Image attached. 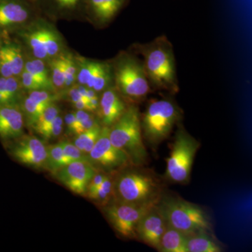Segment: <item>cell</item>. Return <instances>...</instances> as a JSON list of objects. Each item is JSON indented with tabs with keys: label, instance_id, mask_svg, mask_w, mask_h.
Instances as JSON below:
<instances>
[{
	"label": "cell",
	"instance_id": "cell-27",
	"mask_svg": "<svg viewBox=\"0 0 252 252\" xmlns=\"http://www.w3.org/2000/svg\"><path fill=\"white\" fill-rule=\"evenodd\" d=\"M114 181L109 176H107L97 189H94V191L86 194V195L96 203L106 205L108 203L111 197L114 194Z\"/></svg>",
	"mask_w": 252,
	"mask_h": 252
},
{
	"label": "cell",
	"instance_id": "cell-14",
	"mask_svg": "<svg viewBox=\"0 0 252 252\" xmlns=\"http://www.w3.org/2000/svg\"><path fill=\"white\" fill-rule=\"evenodd\" d=\"M24 117L18 104H0V138L16 140L23 134Z\"/></svg>",
	"mask_w": 252,
	"mask_h": 252
},
{
	"label": "cell",
	"instance_id": "cell-30",
	"mask_svg": "<svg viewBox=\"0 0 252 252\" xmlns=\"http://www.w3.org/2000/svg\"><path fill=\"white\" fill-rule=\"evenodd\" d=\"M60 114H61V110L57 104L56 103L50 104L44 109L40 117L38 119L37 122L33 127V129L39 135H41Z\"/></svg>",
	"mask_w": 252,
	"mask_h": 252
},
{
	"label": "cell",
	"instance_id": "cell-26",
	"mask_svg": "<svg viewBox=\"0 0 252 252\" xmlns=\"http://www.w3.org/2000/svg\"><path fill=\"white\" fill-rule=\"evenodd\" d=\"M102 126L101 124L94 126L90 130L76 135L73 143L84 154H89L98 139Z\"/></svg>",
	"mask_w": 252,
	"mask_h": 252
},
{
	"label": "cell",
	"instance_id": "cell-10",
	"mask_svg": "<svg viewBox=\"0 0 252 252\" xmlns=\"http://www.w3.org/2000/svg\"><path fill=\"white\" fill-rule=\"evenodd\" d=\"M10 153L18 162L35 169L45 167L47 147L34 136H21L10 148Z\"/></svg>",
	"mask_w": 252,
	"mask_h": 252
},
{
	"label": "cell",
	"instance_id": "cell-33",
	"mask_svg": "<svg viewBox=\"0 0 252 252\" xmlns=\"http://www.w3.org/2000/svg\"><path fill=\"white\" fill-rule=\"evenodd\" d=\"M28 96L36 103L46 107L50 104L56 103L63 97L61 94H58V92L46 90L29 91Z\"/></svg>",
	"mask_w": 252,
	"mask_h": 252
},
{
	"label": "cell",
	"instance_id": "cell-6",
	"mask_svg": "<svg viewBox=\"0 0 252 252\" xmlns=\"http://www.w3.org/2000/svg\"><path fill=\"white\" fill-rule=\"evenodd\" d=\"M182 119V110L172 99H154L141 114L142 135L156 147L166 140Z\"/></svg>",
	"mask_w": 252,
	"mask_h": 252
},
{
	"label": "cell",
	"instance_id": "cell-19",
	"mask_svg": "<svg viewBox=\"0 0 252 252\" xmlns=\"http://www.w3.org/2000/svg\"><path fill=\"white\" fill-rule=\"evenodd\" d=\"M187 236L180 230L167 224L162 235L158 251L162 252H188Z\"/></svg>",
	"mask_w": 252,
	"mask_h": 252
},
{
	"label": "cell",
	"instance_id": "cell-11",
	"mask_svg": "<svg viewBox=\"0 0 252 252\" xmlns=\"http://www.w3.org/2000/svg\"><path fill=\"white\" fill-rule=\"evenodd\" d=\"M97 172L91 162L75 161L63 167L54 175L73 193L86 195L88 185Z\"/></svg>",
	"mask_w": 252,
	"mask_h": 252
},
{
	"label": "cell",
	"instance_id": "cell-8",
	"mask_svg": "<svg viewBox=\"0 0 252 252\" xmlns=\"http://www.w3.org/2000/svg\"><path fill=\"white\" fill-rule=\"evenodd\" d=\"M155 205H135L116 202L104 207V210L117 233L124 238L135 239L137 238V228L141 219Z\"/></svg>",
	"mask_w": 252,
	"mask_h": 252
},
{
	"label": "cell",
	"instance_id": "cell-3",
	"mask_svg": "<svg viewBox=\"0 0 252 252\" xmlns=\"http://www.w3.org/2000/svg\"><path fill=\"white\" fill-rule=\"evenodd\" d=\"M109 139L116 147L127 154L132 165L140 166L147 162L148 153L143 142L137 104H129L122 117L109 127Z\"/></svg>",
	"mask_w": 252,
	"mask_h": 252
},
{
	"label": "cell",
	"instance_id": "cell-40",
	"mask_svg": "<svg viewBox=\"0 0 252 252\" xmlns=\"http://www.w3.org/2000/svg\"><path fill=\"white\" fill-rule=\"evenodd\" d=\"M107 176L108 175H106V174L97 172V173L91 179L89 185H88L87 191H86V195L87 193H90V192L94 191V189H97L103 182V181L105 180Z\"/></svg>",
	"mask_w": 252,
	"mask_h": 252
},
{
	"label": "cell",
	"instance_id": "cell-24",
	"mask_svg": "<svg viewBox=\"0 0 252 252\" xmlns=\"http://www.w3.org/2000/svg\"><path fill=\"white\" fill-rule=\"evenodd\" d=\"M20 107L22 111L24 121L29 127L33 128L41 114L46 108V106L41 105L32 100L30 97H21L20 101Z\"/></svg>",
	"mask_w": 252,
	"mask_h": 252
},
{
	"label": "cell",
	"instance_id": "cell-38",
	"mask_svg": "<svg viewBox=\"0 0 252 252\" xmlns=\"http://www.w3.org/2000/svg\"><path fill=\"white\" fill-rule=\"evenodd\" d=\"M81 0H54L58 9L63 11H73L77 7Z\"/></svg>",
	"mask_w": 252,
	"mask_h": 252
},
{
	"label": "cell",
	"instance_id": "cell-21",
	"mask_svg": "<svg viewBox=\"0 0 252 252\" xmlns=\"http://www.w3.org/2000/svg\"><path fill=\"white\" fill-rule=\"evenodd\" d=\"M43 41L50 60L62 54L63 42L59 32L45 21H39Z\"/></svg>",
	"mask_w": 252,
	"mask_h": 252
},
{
	"label": "cell",
	"instance_id": "cell-37",
	"mask_svg": "<svg viewBox=\"0 0 252 252\" xmlns=\"http://www.w3.org/2000/svg\"><path fill=\"white\" fill-rule=\"evenodd\" d=\"M98 124H101L98 118H96L94 115L92 117L89 118V119H86L84 122L78 124L77 127H76L74 135H77L79 134L82 133V132H86V131L90 130L94 126L98 125Z\"/></svg>",
	"mask_w": 252,
	"mask_h": 252
},
{
	"label": "cell",
	"instance_id": "cell-29",
	"mask_svg": "<svg viewBox=\"0 0 252 252\" xmlns=\"http://www.w3.org/2000/svg\"><path fill=\"white\" fill-rule=\"evenodd\" d=\"M49 72L51 81L56 90L58 91V90H63L64 89L65 79H64V66H63L61 54L50 60Z\"/></svg>",
	"mask_w": 252,
	"mask_h": 252
},
{
	"label": "cell",
	"instance_id": "cell-1",
	"mask_svg": "<svg viewBox=\"0 0 252 252\" xmlns=\"http://www.w3.org/2000/svg\"><path fill=\"white\" fill-rule=\"evenodd\" d=\"M133 53L142 56L151 88L175 94L180 91L173 45L165 35L147 43H137Z\"/></svg>",
	"mask_w": 252,
	"mask_h": 252
},
{
	"label": "cell",
	"instance_id": "cell-23",
	"mask_svg": "<svg viewBox=\"0 0 252 252\" xmlns=\"http://www.w3.org/2000/svg\"><path fill=\"white\" fill-rule=\"evenodd\" d=\"M46 147H47V156H46L44 168L55 175L63 167L68 165L67 161L64 157L62 147L59 142L46 146Z\"/></svg>",
	"mask_w": 252,
	"mask_h": 252
},
{
	"label": "cell",
	"instance_id": "cell-7",
	"mask_svg": "<svg viewBox=\"0 0 252 252\" xmlns=\"http://www.w3.org/2000/svg\"><path fill=\"white\" fill-rule=\"evenodd\" d=\"M170 157L167 160L166 177L177 184L189 183L200 142L178 124Z\"/></svg>",
	"mask_w": 252,
	"mask_h": 252
},
{
	"label": "cell",
	"instance_id": "cell-25",
	"mask_svg": "<svg viewBox=\"0 0 252 252\" xmlns=\"http://www.w3.org/2000/svg\"><path fill=\"white\" fill-rule=\"evenodd\" d=\"M2 48L11 63L14 77H20L21 73L24 70L26 63L21 48L18 44L14 42L2 44Z\"/></svg>",
	"mask_w": 252,
	"mask_h": 252
},
{
	"label": "cell",
	"instance_id": "cell-41",
	"mask_svg": "<svg viewBox=\"0 0 252 252\" xmlns=\"http://www.w3.org/2000/svg\"><path fill=\"white\" fill-rule=\"evenodd\" d=\"M67 97L69 99V102L72 104L75 103L76 102L80 100V99H84L81 97L77 85H73L69 88V90H68L67 92Z\"/></svg>",
	"mask_w": 252,
	"mask_h": 252
},
{
	"label": "cell",
	"instance_id": "cell-35",
	"mask_svg": "<svg viewBox=\"0 0 252 252\" xmlns=\"http://www.w3.org/2000/svg\"><path fill=\"white\" fill-rule=\"evenodd\" d=\"M63 126H64V119L61 117V114H59L40 135L45 140L57 138L62 133Z\"/></svg>",
	"mask_w": 252,
	"mask_h": 252
},
{
	"label": "cell",
	"instance_id": "cell-5",
	"mask_svg": "<svg viewBox=\"0 0 252 252\" xmlns=\"http://www.w3.org/2000/svg\"><path fill=\"white\" fill-rule=\"evenodd\" d=\"M117 202L135 205H155L162 197L160 182L143 170L124 172L114 182Z\"/></svg>",
	"mask_w": 252,
	"mask_h": 252
},
{
	"label": "cell",
	"instance_id": "cell-42",
	"mask_svg": "<svg viewBox=\"0 0 252 252\" xmlns=\"http://www.w3.org/2000/svg\"><path fill=\"white\" fill-rule=\"evenodd\" d=\"M1 44H2V42H1V40L0 39V51H1Z\"/></svg>",
	"mask_w": 252,
	"mask_h": 252
},
{
	"label": "cell",
	"instance_id": "cell-16",
	"mask_svg": "<svg viewBox=\"0 0 252 252\" xmlns=\"http://www.w3.org/2000/svg\"><path fill=\"white\" fill-rule=\"evenodd\" d=\"M91 16L99 26L108 24L125 6L127 0H86Z\"/></svg>",
	"mask_w": 252,
	"mask_h": 252
},
{
	"label": "cell",
	"instance_id": "cell-32",
	"mask_svg": "<svg viewBox=\"0 0 252 252\" xmlns=\"http://www.w3.org/2000/svg\"><path fill=\"white\" fill-rule=\"evenodd\" d=\"M62 147L64 157L67 160V164L75 161L90 162L89 156L81 152L80 149L74 145L73 142L68 140H62L59 142Z\"/></svg>",
	"mask_w": 252,
	"mask_h": 252
},
{
	"label": "cell",
	"instance_id": "cell-18",
	"mask_svg": "<svg viewBox=\"0 0 252 252\" xmlns=\"http://www.w3.org/2000/svg\"><path fill=\"white\" fill-rule=\"evenodd\" d=\"M112 86H114V77L112 62L98 61L86 87L98 94Z\"/></svg>",
	"mask_w": 252,
	"mask_h": 252
},
{
	"label": "cell",
	"instance_id": "cell-36",
	"mask_svg": "<svg viewBox=\"0 0 252 252\" xmlns=\"http://www.w3.org/2000/svg\"><path fill=\"white\" fill-rule=\"evenodd\" d=\"M0 75L4 78H9L14 76L11 63H10L6 53L2 48V44H1V51H0Z\"/></svg>",
	"mask_w": 252,
	"mask_h": 252
},
{
	"label": "cell",
	"instance_id": "cell-13",
	"mask_svg": "<svg viewBox=\"0 0 252 252\" xmlns=\"http://www.w3.org/2000/svg\"><path fill=\"white\" fill-rule=\"evenodd\" d=\"M128 105L114 86L106 89L99 97L97 112L101 125L107 127L114 125L122 117Z\"/></svg>",
	"mask_w": 252,
	"mask_h": 252
},
{
	"label": "cell",
	"instance_id": "cell-22",
	"mask_svg": "<svg viewBox=\"0 0 252 252\" xmlns=\"http://www.w3.org/2000/svg\"><path fill=\"white\" fill-rule=\"evenodd\" d=\"M24 69L44 83L50 91L58 92L51 81L49 69L46 67L45 61L36 58L34 59L28 60L25 63Z\"/></svg>",
	"mask_w": 252,
	"mask_h": 252
},
{
	"label": "cell",
	"instance_id": "cell-28",
	"mask_svg": "<svg viewBox=\"0 0 252 252\" xmlns=\"http://www.w3.org/2000/svg\"><path fill=\"white\" fill-rule=\"evenodd\" d=\"M75 60L77 65L78 84L86 86L88 82L90 80L98 61L86 59L81 56L75 57Z\"/></svg>",
	"mask_w": 252,
	"mask_h": 252
},
{
	"label": "cell",
	"instance_id": "cell-2",
	"mask_svg": "<svg viewBox=\"0 0 252 252\" xmlns=\"http://www.w3.org/2000/svg\"><path fill=\"white\" fill-rule=\"evenodd\" d=\"M114 86L128 104L143 102L152 91L142 60L135 53L122 52L112 62Z\"/></svg>",
	"mask_w": 252,
	"mask_h": 252
},
{
	"label": "cell",
	"instance_id": "cell-20",
	"mask_svg": "<svg viewBox=\"0 0 252 252\" xmlns=\"http://www.w3.org/2000/svg\"><path fill=\"white\" fill-rule=\"evenodd\" d=\"M212 234L206 232H199L187 235V247L188 252H220L222 248L212 237Z\"/></svg>",
	"mask_w": 252,
	"mask_h": 252
},
{
	"label": "cell",
	"instance_id": "cell-9",
	"mask_svg": "<svg viewBox=\"0 0 252 252\" xmlns=\"http://www.w3.org/2000/svg\"><path fill=\"white\" fill-rule=\"evenodd\" d=\"M88 156L95 168L107 172L116 171L131 164L127 154L111 142L109 127L107 126H102L98 139Z\"/></svg>",
	"mask_w": 252,
	"mask_h": 252
},
{
	"label": "cell",
	"instance_id": "cell-39",
	"mask_svg": "<svg viewBox=\"0 0 252 252\" xmlns=\"http://www.w3.org/2000/svg\"><path fill=\"white\" fill-rule=\"evenodd\" d=\"M64 124L67 128V132L69 135H74L77 122L74 112H69L66 114L64 119Z\"/></svg>",
	"mask_w": 252,
	"mask_h": 252
},
{
	"label": "cell",
	"instance_id": "cell-12",
	"mask_svg": "<svg viewBox=\"0 0 252 252\" xmlns=\"http://www.w3.org/2000/svg\"><path fill=\"white\" fill-rule=\"evenodd\" d=\"M167 221L157 205L150 209L141 219L137 228V238L158 250Z\"/></svg>",
	"mask_w": 252,
	"mask_h": 252
},
{
	"label": "cell",
	"instance_id": "cell-15",
	"mask_svg": "<svg viewBox=\"0 0 252 252\" xmlns=\"http://www.w3.org/2000/svg\"><path fill=\"white\" fill-rule=\"evenodd\" d=\"M31 14L29 6L21 0H0V31L24 24Z\"/></svg>",
	"mask_w": 252,
	"mask_h": 252
},
{
	"label": "cell",
	"instance_id": "cell-4",
	"mask_svg": "<svg viewBox=\"0 0 252 252\" xmlns=\"http://www.w3.org/2000/svg\"><path fill=\"white\" fill-rule=\"evenodd\" d=\"M157 206L167 224L186 235L199 232L213 233L210 217L196 204L175 197L162 196Z\"/></svg>",
	"mask_w": 252,
	"mask_h": 252
},
{
	"label": "cell",
	"instance_id": "cell-31",
	"mask_svg": "<svg viewBox=\"0 0 252 252\" xmlns=\"http://www.w3.org/2000/svg\"><path fill=\"white\" fill-rule=\"evenodd\" d=\"M64 66V86L69 88L77 81V65L75 58L70 54H61Z\"/></svg>",
	"mask_w": 252,
	"mask_h": 252
},
{
	"label": "cell",
	"instance_id": "cell-34",
	"mask_svg": "<svg viewBox=\"0 0 252 252\" xmlns=\"http://www.w3.org/2000/svg\"><path fill=\"white\" fill-rule=\"evenodd\" d=\"M21 79V86L23 89H26L28 91H39V90H46L50 91L48 89L47 86L41 82L37 78L32 75L31 73L27 72V71L23 70L20 76Z\"/></svg>",
	"mask_w": 252,
	"mask_h": 252
},
{
	"label": "cell",
	"instance_id": "cell-17",
	"mask_svg": "<svg viewBox=\"0 0 252 252\" xmlns=\"http://www.w3.org/2000/svg\"><path fill=\"white\" fill-rule=\"evenodd\" d=\"M21 34L36 59L42 60L45 62L50 61L44 47L39 21L25 28Z\"/></svg>",
	"mask_w": 252,
	"mask_h": 252
}]
</instances>
